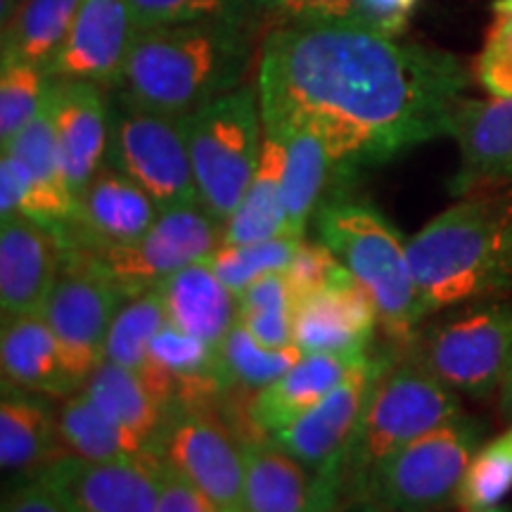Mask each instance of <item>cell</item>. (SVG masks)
<instances>
[{"instance_id":"obj_41","label":"cell","mask_w":512,"mask_h":512,"mask_svg":"<svg viewBox=\"0 0 512 512\" xmlns=\"http://www.w3.org/2000/svg\"><path fill=\"white\" fill-rule=\"evenodd\" d=\"M245 3L254 22L271 17L278 27L297 22H328V19L361 22L358 0H245Z\"/></svg>"},{"instance_id":"obj_3","label":"cell","mask_w":512,"mask_h":512,"mask_svg":"<svg viewBox=\"0 0 512 512\" xmlns=\"http://www.w3.org/2000/svg\"><path fill=\"white\" fill-rule=\"evenodd\" d=\"M427 320L512 292V192L472 195L441 211L406 242Z\"/></svg>"},{"instance_id":"obj_19","label":"cell","mask_w":512,"mask_h":512,"mask_svg":"<svg viewBox=\"0 0 512 512\" xmlns=\"http://www.w3.org/2000/svg\"><path fill=\"white\" fill-rule=\"evenodd\" d=\"M62 266V245L43 223L17 214L0 226L3 318L43 313Z\"/></svg>"},{"instance_id":"obj_40","label":"cell","mask_w":512,"mask_h":512,"mask_svg":"<svg viewBox=\"0 0 512 512\" xmlns=\"http://www.w3.org/2000/svg\"><path fill=\"white\" fill-rule=\"evenodd\" d=\"M287 285L294 294V302H302V299L311 297L313 292L323 290L335 283V280L344 278L349 273V268L337 259V254L323 245V242H302V247L297 249L290 266L285 268Z\"/></svg>"},{"instance_id":"obj_43","label":"cell","mask_w":512,"mask_h":512,"mask_svg":"<svg viewBox=\"0 0 512 512\" xmlns=\"http://www.w3.org/2000/svg\"><path fill=\"white\" fill-rule=\"evenodd\" d=\"M0 512H67V508L41 477H27L5 491Z\"/></svg>"},{"instance_id":"obj_34","label":"cell","mask_w":512,"mask_h":512,"mask_svg":"<svg viewBox=\"0 0 512 512\" xmlns=\"http://www.w3.org/2000/svg\"><path fill=\"white\" fill-rule=\"evenodd\" d=\"M297 302L285 273L259 278L238 294V320L264 347H290L294 337Z\"/></svg>"},{"instance_id":"obj_4","label":"cell","mask_w":512,"mask_h":512,"mask_svg":"<svg viewBox=\"0 0 512 512\" xmlns=\"http://www.w3.org/2000/svg\"><path fill=\"white\" fill-rule=\"evenodd\" d=\"M313 221L318 240L337 254L373 297L389 342L399 349L411 347L425 320L420 316L408 247L399 230L373 204L351 197L320 202Z\"/></svg>"},{"instance_id":"obj_35","label":"cell","mask_w":512,"mask_h":512,"mask_svg":"<svg viewBox=\"0 0 512 512\" xmlns=\"http://www.w3.org/2000/svg\"><path fill=\"white\" fill-rule=\"evenodd\" d=\"M512 494V427L484 441L467 465L458 486L456 505L463 510H486Z\"/></svg>"},{"instance_id":"obj_13","label":"cell","mask_w":512,"mask_h":512,"mask_svg":"<svg viewBox=\"0 0 512 512\" xmlns=\"http://www.w3.org/2000/svg\"><path fill=\"white\" fill-rule=\"evenodd\" d=\"M396 358L399 356L394 351L368 356L311 411H306L302 418L283 430L273 432L271 439L313 472L347 465L349 446L366 413L370 394Z\"/></svg>"},{"instance_id":"obj_36","label":"cell","mask_w":512,"mask_h":512,"mask_svg":"<svg viewBox=\"0 0 512 512\" xmlns=\"http://www.w3.org/2000/svg\"><path fill=\"white\" fill-rule=\"evenodd\" d=\"M302 242L304 240L280 235V238L249 242V245H221L204 261L228 285L230 292L240 294L264 275L283 273Z\"/></svg>"},{"instance_id":"obj_11","label":"cell","mask_w":512,"mask_h":512,"mask_svg":"<svg viewBox=\"0 0 512 512\" xmlns=\"http://www.w3.org/2000/svg\"><path fill=\"white\" fill-rule=\"evenodd\" d=\"M219 512H245V446L216 406H174L150 448Z\"/></svg>"},{"instance_id":"obj_45","label":"cell","mask_w":512,"mask_h":512,"mask_svg":"<svg viewBox=\"0 0 512 512\" xmlns=\"http://www.w3.org/2000/svg\"><path fill=\"white\" fill-rule=\"evenodd\" d=\"M420 0H358L361 22L389 36H401Z\"/></svg>"},{"instance_id":"obj_46","label":"cell","mask_w":512,"mask_h":512,"mask_svg":"<svg viewBox=\"0 0 512 512\" xmlns=\"http://www.w3.org/2000/svg\"><path fill=\"white\" fill-rule=\"evenodd\" d=\"M501 413L505 415V418L512 420V363L508 368V373H505L503 382H501Z\"/></svg>"},{"instance_id":"obj_29","label":"cell","mask_w":512,"mask_h":512,"mask_svg":"<svg viewBox=\"0 0 512 512\" xmlns=\"http://www.w3.org/2000/svg\"><path fill=\"white\" fill-rule=\"evenodd\" d=\"M57 430L64 456L86 460H133L150 448L136 432L114 422L91 401L83 389L57 403Z\"/></svg>"},{"instance_id":"obj_14","label":"cell","mask_w":512,"mask_h":512,"mask_svg":"<svg viewBox=\"0 0 512 512\" xmlns=\"http://www.w3.org/2000/svg\"><path fill=\"white\" fill-rule=\"evenodd\" d=\"M157 216L155 200L133 178L107 164L76 195L72 216L55 235L67 252L95 254L138 242Z\"/></svg>"},{"instance_id":"obj_16","label":"cell","mask_w":512,"mask_h":512,"mask_svg":"<svg viewBox=\"0 0 512 512\" xmlns=\"http://www.w3.org/2000/svg\"><path fill=\"white\" fill-rule=\"evenodd\" d=\"M245 446V512H335L344 496V465L313 472L271 437Z\"/></svg>"},{"instance_id":"obj_28","label":"cell","mask_w":512,"mask_h":512,"mask_svg":"<svg viewBox=\"0 0 512 512\" xmlns=\"http://www.w3.org/2000/svg\"><path fill=\"white\" fill-rule=\"evenodd\" d=\"M285 140L264 124L259 166L242 202L223 228V245H249L285 235Z\"/></svg>"},{"instance_id":"obj_24","label":"cell","mask_w":512,"mask_h":512,"mask_svg":"<svg viewBox=\"0 0 512 512\" xmlns=\"http://www.w3.org/2000/svg\"><path fill=\"white\" fill-rule=\"evenodd\" d=\"M53 396L3 384L0 399V465L17 479L36 477L64 456Z\"/></svg>"},{"instance_id":"obj_15","label":"cell","mask_w":512,"mask_h":512,"mask_svg":"<svg viewBox=\"0 0 512 512\" xmlns=\"http://www.w3.org/2000/svg\"><path fill=\"white\" fill-rule=\"evenodd\" d=\"M155 458L86 460L62 456L43 467L41 477L67 512H155Z\"/></svg>"},{"instance_id":"obj_44","label":"cell","mask_w":512,"mask_h":512,"mask_svg":"<svg viewBox=\"0 0 512 512\" xmlns=\"http://www.w3.org/2000/svg\"><path fill=\"white\" fill-rule=\"evenodd\" d=\"M29 178L22 162L10 152L0 157V221L24 214L29 209Z\"/></svg>"},{"instance_id":"obj_12","label":"cell","mask_w":512,"mask_h":512,"mask_svg":"<svg viewBox=\"0 0 512 512\" xmlns=\"http://www.w3.org/2000/svg\"><path fill=\"white\" fill-rule=\"evenodd\" d=\"M223 245V226L202 204L159 211L152 228L133 245L91 254L128 297L155 290L181 268L209 259ZM86 254V252H83Z\"/></svg>"},{"instance_id":"obj_6","label":"cell","mask_w":512,"mask_h":512,"mask_svg":"<svg viewBox=\"0 0 512 512\" xmlns=\"http://www.w3.org/2000/svg\"><path fill=\"white\" fill-rule=\"evenodd\" d=\"M183 119L197 197L226 228L252 183L264 145L259 83H245Z\"/></svg>"},{"instance_id":"obj_38","label":"cell","mask_w":512,"mask_h":512,"mask_svg":"<svg viewBox=\"0 0 512 512\" xmlns=\"http://www.w3.org/2000/svg\"><path fill=\"white\" fill-rule=\"evenodd\" d=\"M128 5L136 31L207 19H240L256 27L245 0H128Z\"/></svg>"},{"instance_id":"obj_20","label":"cell","mask_w":512,"mask_h":512,"mask_svg":"<svg viewBox=\"0 0 512 512\" xmlns=\"http://www.w3.org/2000/svg\"><path fill=\"white\" fill-rule=\"evenodd\" d=\"M377 325L380 316L373 297L349 271L297 304L292 342L304 354L368 351Z\"/></svg>"},{"instance_id":"obj_18","label":"cell","mask_w":512,"mask_h":512,"mask_svg":"<svg viewBox=\"0 0 512 512\" xmlns=\"http://www.w3.org/2000/svg\"><path fill=\"white\" fill-rule=\"evenodd\" d=\"M136 34L128 0H81L69 36L46 64V74L55 81L114 88Z\"/></svg>"},{"instance_id":"obj_27","label":"cell","mask_w":512,"mask_h":512,"mask_svg":"<svg viewBox=\"0 0 512 512\" xmlns=\"http://www.w3.org/2000/svg\"><path fill=\"white\" fill-rule=\"evenodd\" d=\"M285 140V235L304 240L311 216L323 202V192L335 171L325 140L311 126L292 119H264Z\"/></svg>"},{"instance_id":"obj_31","label":"cell","mask_w":512,"mask_h":512,"mask_svg":"<svg viewBox=\"0 0 512 512\" xmlns=\"http://www.w3.org/2000/svg\"><path fill=\"white\" fill-rule=\"evenodd\" d=\"M81 0H22L3 22V62L46 67L69 36Z\"/></svg>"},{"instance_id":"obj_1","label":"cell","mask_w":512,"mask_h":512,"mask_svg":"<svg viewBox=\"0 0 512 512\" xmlns=\"http://www.w3.org/2000/svg\"><path fill=\"white\" fill-rule=\"evenodd\" d=\"M264 119L311 126L339 174L448 136L470 86L458 57L363 22L280 24L259 60Z\"/></svg>"},{"instance_id":"obj_5","label":"cell","mask_w":512,"mask_h":512,"mask_svg":"<svg viewBox=\"0 0 512 512\" xmlns=\"http://www.w3.org/2000/svg\"><path fill=\"white\" fill-rule=\"evenodd\" d=\"M463 413L460 394L448 389L413 356L396 358L377 380L344 465V494L361 501L373 472L401 446Z\"/></svg>"},{"instance_id":"obj_42","label":"cell","mask_w":512,"mask_h":512,"mask_svg":"<svg viewBox=\"0 0 512 512\" xmlns=\"http://www.w3.org/2000/svg\"><path fill=\"white\" fill-rule=\"evenodd\" d=\"M157 477V508L155 512H219L214 503L183 477L174 465L162 458H155Z\"/></svg>"},{"instance_id":"obj_9","label":"cell","mask_w":512,"mask_h":512,"mask_svg":"<svg viewBox=\"0 0 512 512\" xmlns=\"http://www.w3.org/2000/svg\"><path fill=\"white\" fill-rule=\"evenodd\" d=\"M107 164L133 178L159 211L200 204L183 117L140 110L117 98L110 119Z\"/></svg>"},{"instance_id":"obj_39","label":"cell","mask_w":512,"mask_h":512,"mask_svg":"<svg viewBox=\"0 0 512 512\" xmlns=\"http://www.w3.org/2000/svg\"><path fill=\"white\" fill-rule=\"evenodd\" d=\"M475 74L491 98H512V0H496Z\"/></svg>"},{"instance_id":"obj_2","label":"cell","mask_w":512,"mask_h":512,"mask_svg":"<svg viewBox=\"0 0 512 512\" xmlns=\"http://www.w3.org/2000/svg\"><path fill=\"white\" fill-rule=\"evenodd\" d=\"M256 27L240 19L169 24L138 31L117 98L169 117H188L245 86Z\"/></svg>"},{"instance_id":"obj_26","label":"cell","mask_w":512,"mask_h":512,"mask_svg":"<svg viewBox=\"0 0 512 512\" xmlns=\"http://www.w3.org/2000/svg\"><path fill=\"white\" fill-rule=\"evenodd\" d=\"M155 290L162 297L166 318L188 335L200 337L219 349L238 323V294L211 271L207 261H197L162 280Z\"/></svg>"},{"instance_id":"obj_37","label":"cell","mask_w":512,"mask_h":512,"mask_svg":"<svg viewBox=\"0 0 512 512\" xmlns=\"http://www.w3.org/2000/svg\"><path fill=\"white\" fill-rule=\"evenodd\" d=\"M50 86L46 67L34 62H3L0 67V145L8 147L41 110Z\"/></svg>"},{"instance_id":"obj_25","label":"cell","mask_w":512,"mask_h":512,"mask_svg":"<svg viewBox=\"0 0 512 512\" xmlns=\"http://www.w3.org/2000/svg\"><path fill=\"white\" fill-rule=\"evenodd\" d=\"M0 366H3V384L27 392L64 399L81 389V384L64 366L60 344L43 313L3 318Z\"/></svg>"},{"instance_id":"obj_30","label":"cell","mask_w":512,"mask_h":512,"mask_svg":"<svg viewBox=\"0 0 512 512\" xmlns=\"http://www.w3.org/2000/svg\"><path fill=\"white\" fill-rule=\"evenodd\" d=\"M81 389L102 413L136 432L147 448H152L164 427L166 411L143 377L102 358Z\"/></svg>"},{"instance_id":"obj_22","label":"cell","mask_w":512,"mask_h":512,"mask_svg":"<svg viewBox=\"0 0 512 512\" xmlns=\"http://www.w3.org/2000/svg\"><path fill=\"white\" fill-rule=\"evenodd\" d=\"M3 152L15 155L27 171L31 190L27 216L57 233L72 216L76 197L64 176L60 145H57L53 79L41 110L8 147H3Z\"/></svg>"},{"instance_id":"obj_47","label":"cell","mask_w":512,"mask_h":512,"mask_svg":"<svg viewBox=\"0 0 512 512\" xmlns=\"http://www.w3.org/2000/svg\"><path fill=\"white\" fill-rule=\"evenodd\" d=\"M463 512H512L508 505H496V508H486V510H463Z\"/></svg>"},{"instance_id":"obj_49","label":"cell","mask_w":512,"mask_h":512,"mask_svg":"<svg viewBox=\"0 0 512 512\" xmlns=\"http://www.w3.org/2000/svg\"><path fill=\"white\" fill-rule=\"evenodd\" d=\"M335 512H342V505H339V508H337V510H335Z\"/></svg>"},{"instance_id":"obj_23","label":"cell","mask_w":512,"mask_h":512,"mask_svg":"<svg viewBox=\"0 0 512 512\" xmlns=\"http://www.w3.org/2000/svg\"><path fill=\"white\" fill-rule=\"evenodd\" d=\"M368 356V351L304 354L280 380L254 394L247 408V418L252 420L254 432L259 437H271L273 432L292 425L306 411H311L325 394L332 392L351 370L361 366Z\"/></svg>"},{"instance_id":"obj_7","label":"cell","mask_w":512,"mask_h":512,"mask_svg":"<svg viewBox=\"0 0 512 512\" xmlns=\"http://www.w3.org/2000/svg\"><path fill=\"white\" fill-rule=\"evenodd\" d=\"M408 356L456 394L486 399L501 389L512 363V302L486 299L448 309L420 328Z\"/></svg>"},{"instance_id":"obj_21","label":"cell","mask_w":512,"mask_h":512,"mask_svg":"<svg viewBox=\"0 0 512 512\" xmlns=\"http://www.w3.org/2000/svg\"><path fill=\"white\" fill-rule=\"evenodd\" d=\"M105 88L88 81H55V131L60 157L74 197L102 169L110 147V119Z\"/></svg>"},{"instance_id":"obj_33","label":"cell","mask_w":512,"mask_h":512,"mask_svg":"<svg viewBox=\"0 0 512 512\" xmlns=\"http://www.w3.org/2000/svg\"><path fill=\"white\" fill-rule=\"evenodd\" d=\"M219 351L233 389L254 394H259L268 384L280 380L304 356V351L297 344H290V347L283 349L264 347L240 320L223 339Z\"/></svg>"},{"instance_id":"obj_48","label":"cell","mask_w":512,"mask_h":512,"mask_svg":"<svg viewBox=\"0 0 512 512\" xmlns=\"http://www.w3.org/2000/svg\"><path fill=\"white\" fill-rule=\"evenodd\" d=\"M366 512H392V510H387V508H380V505H373V508L366 510Z\"/></svg>"},{"instance_id":"obj_32","label":"cell","mask_w":512,"mask_h":512,"mask_svg":"<svg viewBox=\"0 0 512 512\" xmlns=\"http://www.w3.org/2000/svg\"><path fill=\"white\" fill-rule=\"evenodd\" d=\"M169 323L162 297L157 290L128 299L114 316L105 342V361L143 375L150 363V344Z\"/></svg>"},{"instance_id":"obj_8","label":"cell","mask_w":512,"mask_h":512,"mask_svg":"<svg viewBox=\"0 0 512 512\" xmlns=\"http://www.w3.org/2000/svg\"><path fill=\"white\" fill-rule=\"evenodd\" d=\"M484 437L482 420L458 413L380 463L361 501L392 512H437L456 503L458 486Z\"/></svg>"},{"instance_id":"obj_10","label":"cell","mask_w":512,"mask_h":512,"mask_svg":"<svg viewBox=\"0 0 512 512\" xmlns=\"http://www.w3.org/2000/svg\"><path fill=\"white\" fill-rule=\"evenodd\" d=\"M128 299L91 254L62 249V266L43 316L55 332L64 366L81 387L105 358L107 332Z\"/></svg>"},{"instance_id":"obj_17","label":"cell","mask_w":512,"mask_h":512,"mask_svg":"<svg viewBox=\"0 0 512 512\" xmlns=\"http://www.w3.org/2000/svg\"><path fill=\"white\" fill-rule=\"evenodd\" d=\"M448 136L460 155L448 183L453 197L512 190V98H465L453 112Z\"/></svg>"}]
</instances>
